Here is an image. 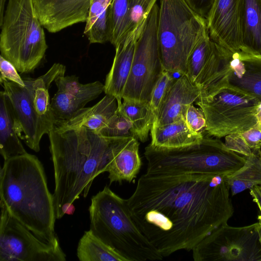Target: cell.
<instances>
[{"label":"cell","mask_w":261,"mask_h":261,"mask_svg":"<svg viewBox=\"0 0 261 261\" xmlns=\"http://www.w3.org/2000/svg\"><path fill=\"white\" fill-rule=\"evenodd\" d=\"M225 175L145 173L126 199L132 216L163 257L192 251L227 223L234 208Z\"/></svg>","instance_id":"obj_1"},{"label":"cell","mask_w":261,"mask_h":261,"mask_svg":"<svg viewBox=\"0 0 261 261\" xmlns=\"http://www.w3.org/2000/svg\"><path fill=\"white\" fill-rule=\"evenodd\" d=\"M54 169L53 194L56 219L74 211L73 203L86 197L94 178L107 172L116 138L84 127L63 129L56 126L48 134Z\"/></svg>","instance_id":"obj_2"},{"label":"cell","mask_w":261,"mask_h":261,"mask_svg":"<svg viewBox=\"0 0 261 261\" xmlns=\"http://www.w3.org/2000/svg\"><path fill=\"white\" fill-rule=\"evenodd\" d=\"M0 204L36 237L60 245L55 231L54 196L37 156L27 153L4 161L0 171Z\"/></svg>","instance_id":"obj_3"},{"label":"cell","mask_w":261,"mask_h":261,"mask_svg":"<svg viewBox=\"0 0 261 261\" xmlns=\"http://www.w3.org/2000/svg\"><path fill=\"white\" fill-rule=\"evenodd\" d=\"M90 230L123 261L162 260L134 220L126 199L106 186L91 198Z\"/></svg>","instance_id":"obj_4"},{"label":"cell","mask_w":261,"mask_h":261,"mask_svg":"<svg viewBox=\"0 0 261 261\" xmlns=\"http://www.w3.org/2000/svg\"><path fill=\"white\" fill-rule=\"evenodd\" d=\"M146 173H201L227 175L241 167L246 157L229 149L218 138L204 136L197 144L179 149H161L149 144L144 152Z\"/></svg>","instance_id":"obj_5"},{"label":"cell","mask_w":261,"mask_h":261,"mask_svg":"<svg viewBox=\"0 0 261 261\" xmlns=\"http://www.w3.org/2000/svg\"><path fill=\"white\" fill-rule=\"evenodd\" d=\"M0 26L1 55L20 73L34 71L47 45L33 0H8Z\"/></svg>","instance_id":"obj_6"},{"label":"cell","mask_w":261,"mask_h":261,"mask_svg":"<svg viewBox=\"0 0 261 261\" xmlns=\"http://www.w3.org/2000/svg\"><path fill=\"white\" fill-rule=\"evenodd\" d=\"M207 31L206 19L185 0H160L158 39L164 70L185 74L191 53Z\"/></svg>","instance_id":"obj_7"},{"label":"cell","mask_w":261,"mask_h":261,"mask_svg":"<svg viewBox=\"0 0 261 261\" xmlns=\"http://www.w3.org/2000/svg\"><path fill=\"white\" fill-rule=\"evenodd\" d=\"M260 102L255 97L228 84L206 100L196 101L205 119V132L218 138L259 125Z\"/></svg>","instance_id":"obj_8"},{"label":"cell","mask_w":261,"mask_h":261,"mask_svg":"<svg viewBox=\"0 0 261 261\" xmlns=\"http://www.w3.org/2000/svg\"><path fill=\"white\" fill-rule=\"evenodd\" d=\"M159 6L155 3L137 38L122 99L149 103L153 89L164 71L158 39Z\"/></svg>","instance_id":"obj_9"},{"label":"cell","mask_w":261,"mask_h":261,"mask_svg":"<svg viewBox=\"0 0 261 261\" xmlns=\"http://www.w3.org/2000/svg\"><path fill=\"white\" fill-rule=\"evenodd\" d=\"M259 222L233 227L227 223L212 231L192 249L195 261H261Z\"/></svg>","instance_id":"obj_10"},{"label":"cell","mask_w":261,"mask_h":261,"mask_svg":"<svg viewBox=\"0 0 261 261\" xmlns=\"http://www.w3.org/2000/svg\"><path fill=\"white\" fill-rule=\"evenodd\" d=\"M0 205V261L66 260L60 245L41 240Z\"/></svg>","instance_id":"obj_11"},{"label":"cell","mask_w":261,"mask_h":261,"mask_svg":"<svg viewBox=\"0 0 261 261\" xmlns=\"http://www.w3.org/2000/svg\"><path fill=\"white\" fill-rule=\"evenodd\" d=\"M25 86L6 81L1 83L12 105L14 124L17 134L27 145L36 152L45 134H48L53 125L37 113L33 101V79H23Z\"/></svg>","instance_id":"obj_12"},{"label":"cell","mask_w":261,"mask_h":261,"mask_svg":"<svg viewBox=\"0 0 261 261\" xmlns=\"http://www.w3.org/2000/svg\"><path fill=\"white\" fill-rule=\"evenodd\" d=\"M243 0H214L206 18L211 40L232 53H241Z\"/></svg>","instance_id":"obj_13"},{"label":"cell","mask_w":261,"mask_h":261,"mask_svg":"<svg viewBox=\"0 0 261 261\" xmlns=\"http://www.w3.org/2000/svg\"><path fill=\"white\" fill-rule=\"evenodd\" d=\"M55 83L58 90L51 99V107L56 123L70 119L104 92L105 86L100 82L81 84L75 75L59 76Z\"/></svg>","instance_id":"obj_14"},{"label":"cell","mask_w":261,"mask_h":261,"mask_svg":"<svg viewBox=\"0 0 261 261\" xmlns=\"http://www.w3.org/2000/svg\"><path fill=\"white\" fill-rule=\"evenodd\" d=\"M93 0H33L37 15L44 28L59 32L86 22Z\"/></svg>","instance_id":"obj_15"},{"label":"cell","mask_w":261,"mask_h":261,"mask_svg":"<svg viewBox=\"0 0 261 261\" xmlns=\"http://www.w3.org/2000/svg\"><path fill=\"white\" fill-rule=\"evenodd\" d=\"M198 87L186 74L174 79L161 102L153 123L162 125L185 119L187 108L199 99Z\"/></svg>","instance_id":"obj_16"},{"label":"cell","mask_w":261,"mask_h":261,"mask_svg":"<svg viewBox=\"0 0 261 261\" xmlns=\"http://www.w3.org/2000/svg\"><path fill=\"white\" fill-rule=\"evenodd\" d=\"M139 146L135 137L116 138L107 169L110 184L123 181L130 182L136 177L142 165Z\"/></svg>","instance_id":"obj_17"},{"label":"cell","mask_w":261,"mask_h":261,"mask_svg":"<svg viewBox=\"0 0 261 261\" xmlns=\"http://www.w3.org/2000/svg\"><path fill=\"white\" fill-rule=\"evenodd\" d=\"M228 85L261 101V59L229 53Z\"/></svg>","instance_id":"obj_18"},{"label":"cell","mask_w":261,"mask_h":261,"mask_svg":"<svg viewBox=\"0 0 261 261\" xmlns=\"http://www.w3.org/2000/svg\"><path fill=\"white\" fill-rule=\"evenodd\" d=\"M139 35L133 34L115 47V55L105 82L106 94L113 96L118 105L122 103L124 89L130 73L136 41Z\"/></svg>","instance_id":"obj_19"},{"label":"cell","mask_w":261,"mask_h":261,"mask_svg":"<svg viewBox=\"0 0 261 261\" xmlns=\"http://www.w3.org/2000/svg\"><path fill=\"white\" fill-rule=\"evenodd\" d=\"M219 58L218 45L211 40L207 31L191 53L185 74L198 88L210 77L217 66Z\"/></svg>","instance_id":"obj_20"},{"label":"cell","mask_w":261,"mask_h":261,"mask_svg":"<svg viewBox=\"0 0 261 261\" xmlns=\"http://www.w3.org/2000/svg\"><path fill=\"white\" fill-rule=\"evenodd\" d=\"M151 146L161 149H179L200 143L204 135L190 129L185 120L157 125L153 123L150 129Z\"/></svg>","instance_id":"obj_21"},{"label":"cell","mask_w":261,"mask_h":261,"mask_svg":"<svg viewBox=\"0 0 261 261\" xmlns=\"http://www.w3.org/2000/svg\"><path fill=\"white\" fill-rule=\"evenodd\" d=\"M117 108L116 97L106 94L93 106L81 109L70 119L57 122L55 126L63 129L84 127L99 133L107 125Z\"/></svg>","instance_id":"obj_22"},{"label":"cell","mask_w":261,"mask_h":261,"mask_svg":"<svg viewBox=\"0 0 261 261\" xmlns=\"http://www.w3.org/2000/svg\"><path fill=\"white\" fill-rule=\"evenodd\" d=\"M243 56L261 59V0H243Z\"/></svg>","instance_id":"obj_23"},{"label":"cell","mask_w":261,"mask_h":261,"mask_svg":"<svg viewBox=\"0 0 261 261\" xmlns=\"http://www.w3.org/2000/svg\"><path fill=\"white\" fill-rule=\"evenodd\" d=\"M0 153L4 161L27 153L16 132L12 105L5 92H0Z\"/></svg>","instance_id":"obj_24"},{"label":"cell","mask_w":261,"mask_h":261,"mask_svg":"<svg viewBox=\"0 0 261 261\" xmlns=\"http://www.w3.org/2000/svg\"><path fill=\"white\" fill-rule=\"evenodd\" d=\"M113 0H93L84 34L90 43L109 42L111 5Z\"/></svg>","instance_id":"obj_25"},{"label":"cell","mask_w":261,"mask_h":261,"mask_svg":"<svg viewBox=\"0 0 261 261\" xmlns=\"http://www.w3.org/2000/svg\"><path fill=\"white\" fill-rule=\"evenodd\" d=\"M117 110L130 122L135 137L146 141L154 120L149 103L123 99Z\"/></svg>","instance_id":"obj_26"},{"label":"cell","mask_w":261,"mask_h":261,"mask_svg":"<svg viewBox=\"0 0 261 261\" xmlns=\"http://www.w3.org/2000/svg\"><path fill=\"white\" fill-rule=\"evenodd\" d=\"M246 157L244 165L225 176L231 195L234 196L255 186H261V158L252 154Z\"/></svg>","instance_id":"obj_27"},{"label":"cell","mask_w":261,"mask_h":261,"mask_svg":"<svg viewBox=\"0 0 261 261\" xmlns=\"http://www.w3.org/2000/svg\"><path fill=\"white\" fill-rule=\"evenodd\" d=\"M77 256L80 261H123L90 229L84 232L79 242Z\"/></svg>","instance_id":"obj_28"},{"label":"cell","mask_w":261,"mask_h":261,"mask_svg":"<svg viewBox=\"0 0 261 261\" xmlns=\"http://www.w3.org/2000/svg\"><path fill=\"white\" fill-rule=\"evenodd\" d=\"M156 1L128 0L126 25L121 43L133 34H140L144 23Z\"/></svg>","instance_id":"obj_29"},{"label":"cell","mask_w":261,"mask_h":261,"mask_svg":"<svg viewBox=\"0 0 261 261\" xmlns=\"http://www.w3.org/2000/svg\"><path fill=\"white\" fill-rule=\"evenodd\" d=\"M128 0H113L111 5L110 40L115 47L122 40L126 25Z\"/></svg>","instance_id":"obj_30"},{"label":"cell","mask_w":261,"mask_h":261,"mask_svg":"<svg viewBox=\"0 0 261 261\" xmlns=\"http://www.w3.org/2000/svg\"><path fill=\"white\" fill-rule=\"evenodd\" d=\"M99 133L108 138L135 137L130 122L118 110Z\"/></svg>","instance_id":"obj_31"},{"label":"cell","mask_w":261,"mask_h":261,"mask_svg":"<svg viewBox=\"0 0 261 261\" xmlns=\"http://www.w3.org/2000/svg\"><path fill=\"white\" fill-rule=\"evenodd\" d=\"M174 78L170 73L164 70L155 84L151 96L149 105L153 113L154 118L160 108L161 102Z\"/></svg>","instance_id":"obj_32"},{"label":"cell","mask_w":261,"mask_h":261,"mask_svg":"<svg viewBox=\"0 0 261 261\" xmlns=\"http://www.w3.org/2000/svg\"><path fill=\"white\" fill-rule=\"evenodd\" d=\"M185 120L188 127L195 132H200L206 126L205 119L202 111L193 104L188 106Z\"/></svg>","instance_id":"obj_33"},{"label":"cell","mask_w":261,"mask_h":261,"mask_svg":"<svg viewBox=\"0 0 261 261\" xmlns=\"http://www.w3.org/2000/svg\"><path fill=\"white\" fill-rule=\"evenodd\" d=\"M0 72L1 83L4 81H8L24 87L23 80L18 73V71L15 66L2 55L0 56Z\"/></svg>","instance_id":"obj_34"},{"label":"cell","mask_w":261,"mask_h":261,"mask_svg":"<svg viewBox=\"0 0 261 261\" xmlns=\"http://www.w3.org/2000/svg\"><path fill=\"white\" fill-rule=\"evenodd\" d=\"M240 134L252 153L259 154L261 149V126L258 125Z\"/></svg>","instance_id":"obj_35"},{"label":"cell","mask_w":261,"mask_h":261,"mask_svg":"<svg viewBox=\"0 0 261 261\" xmlns=\"http://www.w3.org/2000/svg\"><path fill=\"white\" fill-rule=\"evenodd\" d=\"M197 14L206 18L214 0H185Z\"/></svg>","instance_id":"obj_36"},{"label":"cell","mask_w":261,"mask_h":261,"mask_svg":"<svg viewBox=\"0 0 261 261\" xmlns=\"http://www.w3.org/2000/svg\"><path fill=\"white\" fill-rule=\"evenodd\" d=\"M250 190V194L253 201L256 204L260 213L261 218V190L259 186H255Z\"/></svg>","instance_id":"obj_37"},{"label":"cell","mask_w":261,"mask_h":261,"mask_svg":"<svg viewBox=\"0 0 261 261\" xmlns=\"http://www.w3.org/2000/svg\"><path fill=\"white\" fill-rule=\"evenodd\" d=\"M6 0H0V23L2 22L5 12Z\"/></svg>","instance_id":"obj_38"},{"label":"cell","mask_w":261,"mask_h":261,"mask_svg":"<svg viewBox=\"0 0 261 261\" xmlns=\"http://www.w3.org/2000/svg\"><path fill=\"white\" fill-rule=\"evenodd\" d=\"M258 221L259 222V226L258 227V238H259V242L261 246V218L259 216L258 217Z\"/></svg>","instance_id":"obj_39"},{"label":"cell","mask_w":261,"mask_h":261,"mask_svg":"<svg viewBox=\"0 0 261 261\" xmlns=\"http://www.w3.org/2000/svg\"><path fill=\"white\" fill-rule=\"evenodd\" d=\"M259 156H260V157L261 158V149H260V151L259 152Z\"/></svg>","instance_id":"obj_40"},{"label":"cell","mask_w":261,"mask_h":261,"mask_svg":"<svg viewBox=\"0 0 261 261\" xmlns=\"http://www.w3.org/2000/svg\"><path fill=\"white\" fill-rule=\"evenodd\" d=\"M259 188H260V190H261V186H259Z\"/></svg>","instance_id":"obj_41"}]
</instances>
